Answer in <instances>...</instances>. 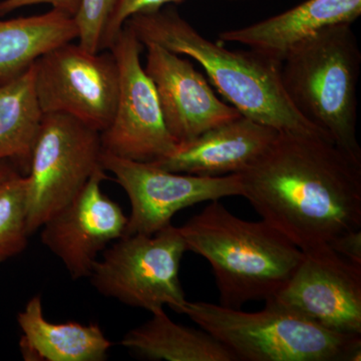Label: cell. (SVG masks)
Instances as JSON below:
<instances>
[{
	"instance_id": "277c9868",
	"label": "cell",
	"mask_w": 361,
	"mask_h": 361,
	"mask_svg": "<svg viewBox=\"0 0 361 361\" xmlns=\"http://www.w3.org/2000/svg\"><path fill=\"white\" fill-rule=\"evenodd\" d=\"M361 52L351 25H330L295 45L281 65L294 108L337 147L361 161L357 87Z\"/></svg>"
},
{
	"instance_id": "44dd1931",
	"label": "cell",
	"mask_w": 361,
	"mask_h": 361,
	"mask_svg": "<svg viewBox=\"0 0 361 361\" xmlns=\"http://www.w3.org/2000/svg\"><path fill=\"white\" fill-rule=\"evenodd\" d=\"M116 2L118 0H80L73 20L78 27V44L85 51L92 54L102 51L104 33Z\"/></svg>"
},
{
	"instance_id": "52a82bcc",
	"label": "cell",
	"mask_w": 361,
	"mask_h": 361,
	"mask_svg": "<svg viewBox=\"0 0 361 361\" xmlns=\"http://www.w3.org/2000/svg\"><path fill=\"white\" fill-rule=\"evenodd\" d=\"M101 133L63 114H44L26 178L28 232L40 229L102 168Z\"/></svg>"
},
{
	"instance_id": "e0dca14e",
	"label": "cell",
	"mask_w": 361,
	"mask_h": 361,
	"mask_svg": "<svg viewBox=\"0 0 361 361\" xmlns=\"http://www.w3.org/2000/svg\"><path fill=\"white\" fill-rule=\"evenodd\" d=\"M151 314V319L130 330L121 341L135 355L149 360L237 361L205 330L173 322L165 310Z\"/></svg>"
},
{
	"instance_id": "3957f363",
	"label": "cell",
	"mask_w": 361,
	"mask_h": 361,
	"mask_svg": "<svg viewBox=\"0 0 361 361\" xmlns=\"http://www.w3.org/2000/svg\"><path fill=\"white\" fill-rule=\"evenodd\" d=\"M187 251L208 261L220 305L240 310L250 301L273 298L289 281L303 252L260 220L237 217L220 200L178 227Z\"/></svg>"
},
{
	"instance_id": "30bf717a",
	"label": "cell",
	"mask_w": 361,
	"mask_h": 361,
	"mask_svg": "<svg viewBox=\"0 0 361 361\" xmlns=\"http://www.w3.org/2000/svg\"><path fill=\"white\" fill-rule=\"evenodd\" d=\"M102 167L114 175L128 195L130 214L125 235H152L172 224L183 210L202 203L242 197L238 174L222 177L180 174L158 167L151 161L121 158L103 151Z\"/></svg>"
},
{
	"instance_id": "ac0fdd59",
	"label": "cell",
	"mask_w": 361,
	"mask_h": 361,
	"mask_svg": "<svg viewBox=\"0 0 361 361\" xmlns=\"http://www.w3.org/2000/svg\"><path fill=\"white\" fill-rule=\"evenodd\" d=\"M78 35L73 18L54 9L0 20V82L20 75L45 52Z\"/></svg>"
},
{
	"instance_id": "7402d4cb",
	"label": "cell",
	"mask_w": 361,
	"mask_h": 361,
	"mask_svg": "<svg viewBox=\"0 0 361 361\" xmlns=\"http://www.w3.org/2000/svg\"><path fill=\"white\" fill-rule=\"evenodd\" d=\"M185 0H118L104 33L102 51H108L126 21L134 14L158 11L169 4H180Z\"/></svg>"
},
{
	"instance_id": "9a60e30c",
	"label": "cell",
	"mask_w": 361,
	"mask_h": 361,
	"mask_svg": "<svg viewBox=\"0 0 361 361\" xmlns=\"http://www.w3.org/2000/svg\"><path fill=\"white\" fill-rule=\"evenodd\" d=\"M361 14V0H306L284 13L236 30L219 33L220 42L246 45L283 61L295 45L330 25H353Z\"/></svg>"
},
{
	"instance_id": "4fadbf2b",
	"label": "cell",
	"mask_w": 361,
	"mask_h": 361,
	"mask_svg": "<svg viewBox=\"0 0 361 361\" xmlns=\"http://www.w3.org/2000/svg\"><path fill=\"white\" fill-rule=\"evenodd\" d=\"M144 47L145 71L155 85L166 127L178 144L242 116L219 99L189 59L157 44Z\"/></svg>"
},
{
	"instance_id": "7a4b0ae2",
	"label": "cell",
	"mask_w": 361,
	"mask_h": 361,
	"mask_svg": "<svg viewBox=\"0 0 361 361\" xmlns=\"http://www.w3.org/2000/svg\"><path fill=\"white\" fill-rule=\"evenodd\" d=\"M125 25L144 45L157 44L196 61L211 85L242 116L279 132L329 139L294 108L282 85L281 61L253 49H226L220 40L206 39L170 7L134 14Z\"/></svg>"
},
{
	"instance_id": "5b68a950",
	"label": "cell",
	"mask_w": 361,
	"mask_h": 361,
	"mask_svg": "<svg viewBox=\"0 0 361 361\" xmlns=\"http://www.w3.org/2000/svg\"><path fill=\"white\" fill-rule=\"evenodd\" d=\"M183 314L242 361H360L361 336L332 331L265 301L257 312L187 301Z\"/></svg>"
},
{
	"instance_id": "603a6c76",
	"label": "cell",
	"mask_w": 361,
	"mask_h": 361,
	"mask_svg": "<svg viewBox=\"0 0 361 361\" xmlns=\"http://www.w3.org/2000/svg\"><path fill=\"white\" fill-rule=\"evenodd\" d=\"M80 0H1L0 1V16H6L23 7L49 4L51 9L73 16L77 14Z\"/></svg>"
},
{
	"instance_id": "6da1fadb",
	"label": "cell",
	"mask_w": 361,
	"mask_h": 361,
	"mask_svg": "<svg viewBox=\"0 0 361 361\" xmlns=\"http://www.w3.org/2000/svg\"><path fill=\"white\" fill-rule=\"evenodd\" d=\"M238 175L242 197L302 252L361 229V161L327 137L279 132Z\"/></svg>"
},
{
	"instance_id": "d4e9b609",
	"label": "cell",
	"mask_w": 361,
	"mask_h": 361,
	"mask_svg": "<svg viewBox=\"0 0 361 361\" xmlns=\"http://www.w3.org/2000/svg\"><path fill=\"white\" fill-rule=\"evenodd\" d=\"M14 172H16V170L7 163V161H0V182L13 174Z\"/></svg>"
},
{
	"instance_id": "d6986e66",
	"label": "cell",
	"mask_w": 361,
	"mask_h": 361,
	"mask_svg": "<svg viewBox=\"0 0 361 361\" xmlns=\"http://www.w3.org/2000/svg\"><path fill=\"white\" fill-rule=\"evenodd\" d=\"M42 116L33 63L20 75L0 82V161H16L28 171Z\"/></svg>"
},
{
	"instance_id": "ffe728a7",
	"label": "cell",
	"mask_w": 361,
	"mask_h": 361,
	"mask_svg": "<svg viewBox=\"0 0 361 361\" xmlns=\"http://www.w3.org/2000/svg\"><path fill=\"white\" fill-rule=\"evenodd\" d=\"M30 236L26 178L16 171L0 182V262L25 250Z\"/></svg>"
},
{
	"instance_id": "cb8c5ba5",
	"label": "cell",
	"mask_w": 361,
	"mask_h": 361,
	"mask_svg": "<svg viewBox=\"0 0 361 361\" xmlns=\"http://www.w3.org/2000/svg\"><path fill=\"white\" fill-rule=\"evenodd\" d=\"M329 245L342 257L361 265V230L342 233L329 242Z\"/></svg>"
},
{
	"instance_id": "9c48e42d",
	"label": "cell",
	"mask_w": 361,
	"mask_h": 361,
	"mask_svg": "<svg viewBox=\"0 0 361 361\" xmlns=\"http://www.w3.org/2000/svg\"><path fill=\"white\" fill-rule=\"evenodd\" d=\"M144 44L123 25L109 51L118 71V94L111 123L101 133L104 151L121 158L157 161L171 155L178 142L164 121L158 94L142 65Z\"/></svg>"
},
{
	"instance_id": "ba28073f",
	"label": "cell",
	"mask_w": 361,
	"mask_h": 361,
	"mask_svg": "<svg viewBox=\"0 0 361 361\" xmlns=\"http://www.w3.org/2000/svg\"><path fill=\"white\" fill-rule=\"evenodd\" d=\"M37 101L44 114H63L103 133L115 115L118 71L111 51L92 54L73 42L33 63Z\"/></svg>"
},
{
	"instance_id": "7c38bea8",
	"label": "cell",
	"mask_w": 361,
	"mask_h": 361,
	"mask_svg": "<svg viewBox=\"0 0 361 361\" xmlns=\"http://www.w3.org/2000/svg\"><path fill=\"white\" fill-rule=\"evenodd\" d=\"M99 168L84 189L40 227V240L61 261L73 280L89 277L99 256L125 235L128 216L106 196Z\"/></svg>"
},
{
	"instance_id": "5bb4252c",
	"label": "cell",
	"mask_w": 361,
	"mask_h": 361,
	"mask_svg": "<svg viewBox=\"0 0 361 361\" xmlns=\"http://www.w3.org/2000/svg\"><path fill=\"white\" fill-rule=\"evenodd\" d=\"M279 130L241 116L180 142L171 155L151 161L170 172L222 177L253 165L276 139Z\"/></svg>"
},
{
	"instance_id": "8992f818",
	"label": "cell",
	"mask_w": 361,
	"mask_h": 361,
	"mask_svg": "<svg viewBox=\"0 0 361 361\" xmlns=\"http://www.w3.org/2000/svg\"><path fill=\"white\" fill-rule=\"evenodd\" d=\"M186 244L172 224L152 235H123L102 253L90 274L102 295L153 313L187 303L180 280Z\"/></svg>"
},
{
	"instance_id": "484cf974",
	"label": "cell",
	"mask_w": 361,
	"mask_h": 361,
	"mask_svg": "<svg viewBox=\"0 0 361 361\" xmlns=\"http://www.w3.org/2000/svg\"><path fill=\"white\" fill-rule=\"evenodd\" d=\"M232 1H244V0H232Z\"/></svg>"
},
{
	"instance_id": "8fae6325",
	"label": "cell",
	"mask_w": 361,
	"mask_h": 361,
	"mask_svg": "<svg viewBox=\"0 0 361 361\" xmlns=\"http://www.w3.org/2000/svg\"><path fill=\"white\" fill-rule=\"evenodd\" d=\"M269 300L332 331L361 336V265L329 244L303 252L289 281Z\"/></svg>"
},
{
	"instance_id": "2e32d148",
	"label": "cell",
	"mask_w": 361,
	"mask_h": 361,
	"mask_svg": "<svg viewBox=\"0 0 361 361\" xmlns=\"http://www.w3.org/2000/svg\"><path fill=\"white\" fill-rule=\"evenodd\" d=\"M18 322L26 361H104L113 345L97 324L49 322L39 295L26 303Z\"/></svg>"
}]
</instances>
